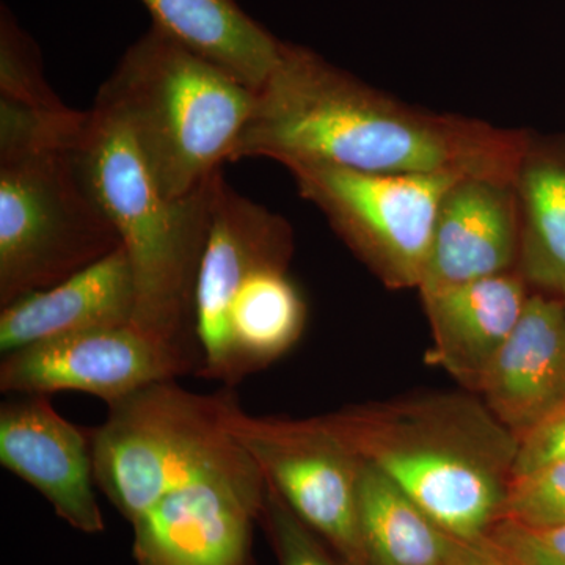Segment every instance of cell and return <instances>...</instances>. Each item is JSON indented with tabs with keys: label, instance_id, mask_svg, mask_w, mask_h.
Returning a JSON list of instances; mask_svg holds the SVG:
<instances>
[{
	"label": "cell",
	"instance_id": "obj_1",
	"mask_svg": "<svg viewBox=\"0 0 565 565\" xmlns=\"http://www.w3.org/2000/svg\"><path fill=\"white\" fill-rule=\"evenodd\" d=\"M530 131L408 106L315 51L282 43L230 162L266 158L371 173L514 182Z\"/></svg>",
	"mask_w": 565,
	"mask_h": 565
},
{
	"label": "cell",
	"instance_id": "obj_2",
	"mask_svg": "<svg viewBox=\"0 0 565 565\" xmlns=\"http://www.w3.org/2000/svg\"><path fill=\"white\" fill-rule=\"evenodd\" d=\"M319 419L445 534L475 541L501 519L519 438L484 403L430 394L349 405Z\"/></svg>",
	"mask_w": 565,
	"mask_h": 565
},
{
	"label": "cell",
	"instance_id": "obj_3",
	"mask_svg": "<svg viewBox=\"0 0 565 565\" xmlns=\"http://www.w3.org/2000/svg\"><path fill=\"white\" fill-rule=\"evenodd\" d=\"M74 151L128 253L137 296L134 326L181 356L196 375L202 352L195 286L217 177L184 199L163 195L121 115L98 95L85 111Z\"/></svg>",
	"mask_w": 565,
	"mask_h": 565
},
{
	"label": "cell",
	"instance_id": "obj_4",
	"mask_svg": "<svg viewBox=\"0 0 565 565\" xmlns=\"http://www.w3.org/2000/svg\"><path fill=\"white\" fill-rule=\"evenodd\" d=\"M84 117L0 99V308L122 247L77 163Z\"/></svg>",
	"mask_w": 565,
	"mask_h": 565
},
{
	"label": "cell",
	"instance_id": "obj_5",
	"mask_svg": "<svg viewBox=\"0 0 565 565\" xmlns=\"http://www.w3.org/2000/svg\"><path fill=\"white\" fill-rule=\"evenodd\" d=\"M98 96L121 115L163 195L177 200L202 191L230 162L256 92L152 25Z\"/></svg>",
	"mask_w": 565,
	"mask_h": 565
},
{
	"label": "cell",
	"instance_id": "obj_6",
	"mask_svg": "<svg viewBox=\"0 0 565 565\" xmlns=\"http://www.w3.org/2000/svg\"><path fill=\"white\" fill-rule=\"evenodd\" d=\"M230 390L196 394L158 382L107 404L90 429L96 486L132 523L159 498L243 451L223 423Z\"/></svg>",
	"mask_w": 565,
	"mask_h": 565
},
{
	"label": "cell",
	"instance_id": "obj_7",
	"mask_svg": "<svg viewBox=\"0 0 565 565\" xmlns=\"http://www.w3.org/2000/svg\"><path fill=\"white\" fill-rule=\"evenodd\" d=\"M286 169L300 195L386 288H419L438 211L459 177L371 173L323 163Z\"/></svg>",
	"mask_w": 565,
	"mask_h": 565
},
{
	"label": "cell",
	"instance_id": "obj_8",
	"mask_svg": "<svg viewBox=\"0 0 565 565\" xmlns=\"http://www.w3.org/2000/svg\"><path fill=\"white\" fill-rule=\"evenodd\" d=\"M223 423L294 514L348 565H367L359 516L362 460L319 419L253 416L232 390Z\"/></svg>",
	"mask_w": 565,
	"mask_h": 565
},
{
	"label": "cell",
	"instance_id": "obj_9",
	"mask_svg": "<svg viewBox=\"0 0 565 565\" xmlns=\"http://www.w3.org/2000/svg\"><path fill=\"white\" fill-rule=\"evenodd\" d=\"M267 479L247 449L193 476L131 523L137 565H255Z\"/></svg>",
	"mask_w": 565,
	"mask_h": 565
},
{
	"label": "cell",
	"instance_id": "obj_10",
	"mask_svg": "<svg viewBox=\"0 0 565 565\" xmlns=\"http://www.w3.org/2000/svg\"><path fill=\"white\" fill-rule=\"evenodd\" d=\"M193 374L181 356L131 326L63 334L3 353L0 392L87 393L106 404Z\"/></svg>",
	"mask_w": 565,
	"mask_h": 565
},
{
	"label": "cell",
	"instance_id": "obj_11",
	"mask_svg": "<svg viewBox=\"0 0 565 565\" xmlns=\"http://www.w3.org/2000/svg\"><path fill=\"white\" fill-rule=\"evenodd\" d=\"M292 253L289 222L237 192L218 173L195 286V333L202 352L196 377L210 370L222 351L226 315L237 289L263 267H288Z\"/></svg>",
	"mask_w": 565,
	"mask_h": 565
},
{
	"label": "cell",
	"instance_id": "obj_12",
	"mask_svg": "<svg viewBox=\"0 0 565 565\" xmlns=\"http://www.w3.org/2000/svg\"><path fill=\"white\" fill-rule=\"evenodd\" d=\"M0 463L43 494L74 530H106L95 494L90 429L63 418L47 394H22L2 404Z\"/></svg>",
	"mask_w": 565,
	"mask_h": 565
},
{
	"label": "cell",
	"instance_id": "obj_13",
	"mask_svg": "<svg viewBox=\"0 0 565 565\" xmlns=\"http://www.w3.org/2000/svg\"><path fill=\"white\" fill-rule=\"evenodd\" d=\"M519 200L514 182L460 178L446 192L418 291L516 273Z\"/></svg>",
	"mask_w": 565,
	"mask_h": 565
},
{
	"label": "cell",
	"instance_id": "obj_14",
	"mask_svg": "<svg viewBox=\"0 0 565 565\" xmlns=\"http://www.w3.org/2000/svg\"><path fill=\"white\" fill-rule=\"evenodd\" d=\"M479 393L505 429L530 434L565 405V303L533 292L503 348L490 363Z\"/></svg>",
	"mask_w": 565,
	"mask_h": 565
},
{
	"label": "cell",
	"instance_id": "obj_15",
	"mask_svg": "<svg viewBox=\"0 0 565 565\" xmlns=\"http://www.w3.org/2000/svg\"><path fill=\"white\" fill-rule=\"evenodd\" d=\"M136 303L131 264L120 247L58 285L3 307L0 352L63 334L131 326Z\"/></svg>",
	"mask_w": 565,
	"mask_h": 565
},
{
	"label": "cell",
	"instance_id": "obj_16",
	"mask_svg": "<svg viewBox=\"0 0 565 565\" xmlns=\"http://www.w3.org/2000/svg\"><path fill=\"white\" fill-rule=\"evenodd\" d=\"M527 288L519 273H509L422 296L435 363L479 393L490 363L525 310Z\"/></svg>",
	"mask_w": 565,
	"mask_h": 565
},
{
	"label": "cell",
	"instance_id": "obj_17",
	"mask_svg": "<svg viewBox=\"0 0 565 565\" xmlns=\"http://www.w3.org/2000/svg\"><path fill=\"white\" fill-rule=\"evenodd\" d=\"M516 273L535 292L565 296V132H530L516 167Z\"/></svg>",
	"mask_w": 565,
	"mask_h": 565
},
{
	"label": "cell",
	"instance_id": "obj_18",
	"mask_svg": "<svg viewBox=\"0 0 565 565\" xmlns=\"http://www.w3.org/2000/svg\"><path fill=\"white\" fill-rule=\"evenodd\" d=\"M156 28L259 90L280 62L282 41L237 0H141Z\"/></svg>",
	"mask_w": 565,
	"mask_h": 565
},
{
	"label": "cell",
	"instance_id": "obj_19",
	"mask_svg": "<svg viewBox=\"0 0 565 565\" xmlns=\"http://www.w3.org/2000/svg\"><path fill=\"white\" fill-rule=\"evenodd\" d=\"M359 516L367 565H445L444 531L366 462L360 470Z\"/></svg>",
	"mask_w": 565,
	"mask_h": 565
},
{
	"label": "cell",
	"instance_id": "obj_20",
	"mask_svg": "<svg viewBox=\"0 0 565 565\" xmlns=\"http://www.w3.org/2000/svg\"><path fill=\"white\" fill-rule=\"evenodd\" d=\"M0 99L39 110L66 107L44 77L39 47L6 7L0 17Z\"/></svg>",
	"mask_w": 565,
	"mask_h": 565
},
{
	"label": "cell",
	"instance_id": "obj_21",
	"mask_svg": "<svg viewBox=\"0 0 565 565\" xmlns=\"http://www.w3.org/2000/svg\"><path fill=\"white\" fill-rule=\"evenodd\" d=\"M500 520L531 527L565 526V462L514 476Z\"/></svg>",
	"mask_w": 565,
	"mask_h": 565
},
{
	"label": "cell",
	"instance_id": "obj_22",
	"mask_svg": "<svg viewBox=\"0 0 565 565\" xmlns=\"http://www.w3.org/2000/svg\"><path fill=\"white\" fill-rule=\"evenodd\" d=\"M259 523L269 534L280 565H338L318 534L294 514L281 494L267 481L266 501Z\"/></svg>",
	"mask_w": 565,
	"mask_h": 565
},
{
	"label": "cell",
	"instance_id": "obj_23",
	"mask_svg": "<svg viewBox=\"0 0 565 565\" xmlns=\"http://www.w3.org/2000/svg\"><path fill=\"white\" fill-rule=\"evenodd\" d=\"M484 537L514 565H565V526L531 527L498 520Z\"/></svg>",
	"mask_w": 565,
	"mask_h": 565
},
{
	"label": "cell",
	"instance_id": "obj_24",
	"mask_svg": "<svg viewBox=\"0 0 565 565\" xmlns=\"http://www.w3.org/2000/svg\"><path fill=\"white\" fill-rule=\"evenodd\" d=\"M565 462V405L519 441L514 476Z\"/></svg>",
	"mask_w": 565,
	"mask_h": 565
},
{
	"label": "cell",
	"instance_id": "obj_25",
	"mask_svg": "<svg viewBox=\"0 0 565 565\" xmlns=\"http://www.w3.org/2000/svg\"><path fill=\"white\" fill-rule=\"evenodd\" d=\"M445 565H514L486 537L465 541V539L445 537Z\"/></svg>",
	"mask_w": 565,
	"mask_h": 565
},
{
	"label": "cell",
	"instance_id": "obj_26",
	"mask_svg": "<svg viewBox=\"0 0 565 565\" xmlns=\"http://www.w3.org/2000/svg\"><path fill=\"white\" fill-rule=\"evenodd\" d=\"M564 303H565V296L563 297Z\"/></svg>",
	"mask_w": 565,
	"mask_h": 565
}]
</instances>
